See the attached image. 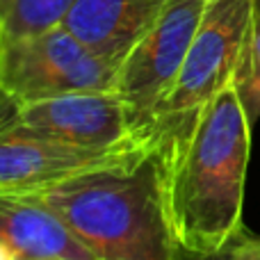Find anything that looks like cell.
<instances>
[{
	"label": "cell",
	"instance_id": "obj_11",
	"mask_svg": "<svg viewBox=\"0 0 260 260\" xmlns=\"http://www.w3.org/2000/svg\"><path fill=\"white\" fill-rule=\"evenodd\" d=\"M233 87L240 96L251 126L260 119V3L253 0V14L249 23L244 46L235 67Z\"/></svg>",
	"mask_w": 260,
	"mask_h": 260
},
{
	"label": "cell",
	"instance_id": "obj_4",
	"mask_svg": "<svg viewBox=\"0 0 260 260\" xmlns=\"http://www.w3.org/2000/svg\"><path fill=\"white\" fill-rule=\"evenodd\" d=\"M119 62L91 53L67 25L0 44V91L32 101L67 91H117Z\"/></svg>",
	"mask_w": 260,
	"mask_h": 260
},
{
	"label": "cell",
	"instance_id": "obj_1",
	"mask_svg": "<svg viewBox=\"0 0 260 260\" xmlns=\"http://www.w3.org/2000/svg\"><path fill=\"white\" fill-rule=\"evenodd\" d=\"M251 128L229 82L183 137H160L167 160V217L183 258H219L244 229Z\"/></svg>",
	"mask_w": 260,
	"mask_h": 260
},
{
	"label": "cell",
	"instance_id": "obj_10",
	"mask_svg": "<svg viewBox=\"0 0 260 260\" xmlns=\"http://www.w3.org/2000/svg\"><path fill=\"white\" fill-rule=\"evenodd\" d=\"M73 0H0V44L64 25Z\"/></svg>",
	"mask_w": 260,
	"mask_h": 260
},
{
	"label": "cell",
	"instance_id": "obj_12",
	"mask_svg": "<svg viewBox=\"0 0 260 260\" xmlns=\"http://www.w3.org/2000/svg\"><path fill=\"white\" fill-rule=\"evenodd\" d=\"M219 258H233V260H260V235L249 233L242 229L233 238V242L221 251Z\"/></svg>",
	"mask_w": 260,
	"mask_h": 260
},
{
	"label": "cell",
	"instance_id": "obj_6",
	"mask_svg": "<svg viewBox=\"0 0 260 260\" xmlns=\"http://www.w3.org/2000/svg\"><path fill=\"white\" fill-rule=\"evenodd\" d=\"M206 7L208 0H169L121 59L117 91L126 101L135 130L144 137H157V105L187 57Z\"/></svg>",
	"mask_w": 260,
	"mask_h": 260
},
{
	"label": "cell",
	"instance_id": "obj_9",
	"mask_svg": "<svg viewBox=\"0 0 260 260\" xmlns=\"http://www.w3.org/2000/svg\"><path fill=\"white\" fill-rule=\"evenodd\" d=\"M169 0H73L64 25L91 53L119 62Z\"/></svg>",
	"mask_w": 260,
	"mask_h": 260
},
{
	"label": "cell",
	"instance_id": "obj_7",
	"mask_svg": "<svg viewBox=\"0 0 260 260\" xmlns=\"http://www.w3.org/2000/svg\"><path fill=\"white\" fill-rule=\"evenodd\" d=\"M157 139L160 137L96 151L53 139L0 133V189L18 192V189L41 187L87 171L123 165L146 153Z\"/></svg>",
	"mask_w": 260,
	"mask_h": 260
},
{
	"label": "cell",
	"instance_id": "obj_3",
	"mask_svg": "<svg viewBox=\"0 0 260 260\" xmlns=\"http://www.w3.org/2000/svg\"><path fill=\"white\" fill-rule=\"evenodd\" d=\"M251 14L253 0H208L187 57L157 105L155 130L160 137H183L201 110L233 82Z\"/></svg>",
	"mask_w": 260,
	"mask_h": 260
},
{
	"label": "cell",
	"instance_id": "obj_8",
	"mask_svg": "<svg viewBox=\"0 0 260 260\" xmlns=\"http://www.w3.org/2000/svg\"><path fill=\"white\" fill-rule=\"evenodd\" d=\"M0 260H94L50 208L0 189Z\"/></svg>",
	"mask_w": 260,
	"mask_h": 260
},
{
	"label": "cell",
	"instance_id": "obj_13",
	"mask_svg": "<svg viewBox=\"0 0 260 260\" xmlns=\"http://www.w3.org/2000/svg\"><path fill=\"white\" fill-rule=\"evenodd\" d=\"M258 3H260V0H258Z\"/></svg>",
	"mask_w": 260,
	"mask_h": 260
},
{
	"label": "cell",
	"instance_id": "obj_5",
	"mask_svg": "<svg viewBox=\"0 0 260 260\" xmlns=\"http://www.w3.org/2000/svg\"><path fill=\"white\" fill-rule=\"evenodd\" d=\"M0 133L96 151L155 139L135 130L119 91H67L32 101H14L0 91Z\"/></svg>",
	"mask_w": 260,
	"mask_h": 260
},
{
	"label": "cell",
	"instance_id": "obj_2",
	"mask_svg": "<svg viewBox=\"0 0 260 260\" xmlns=\"http://www.w3.org/2000/svg\"><path fill=\"white\" fill-rule=\"evenodd\" d=\"M18 192L50 208L94 260L183 258L167 217V160L160 139L123 165Z\"/></svg>",
	"mask_w": 260,
	"mask_h": 260
}]
</instances>
